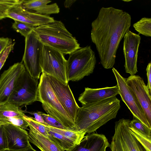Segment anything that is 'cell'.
I'll return each mask as SVG.
<instances>
[{
  "mask_svg": "<svg viewBox=\"0 0 151 151\" xmlns=\"http://www.w3.org/2000/svg\"><path fill=\"white\" fill-rule=\"evenodd\" d=\"M41 114L45 122L48 126L59 129H69L63 126L56 119L49 115L45 114L41 111Z\"/></svg>",
  "mask_w": 151,
  "mask_h": 151,
  "instance_id": "4dcf8cb0",
  "label": "cell"
},
{
  "mask_svg": "<svg viewBox=\"0 0 151 151\" xmlns=\"http://www.w3.org/2000/svg\"><path fill=\"white\" fill-rule=\"evenodd\" d=\"M38 82L25 68L19 77L8 101L21 107L37 101Z\"/></svg>",
  "mask_w": 151,
  "mask_h": 151,
  "instance_id": "52a82bcc",
  "label": "cell"
},
{
  "mask_svg": "<svg viewBox=\"0 0 151 151\" xmlns=\"http://www.w3.org/2000/svg\"><path fill=\"white\" fill-rule=\"evenodd\" d=\"M109 145L105 135L93 132L88 134L78 144L66 151H106Z\"/></svg>",
  "mask_w": 151,
  "mask_h": 151,
  "instance_id": "e0dca14e",
  "label": "cell"
},
{
  "mask_svg": "<svg viewBox=\"0 0 151 151\" xmlns=\"http://www.w3.org/2000/svg\"><path fill=\"white\" fill-rule=\"evenodd\" d=\"M25 68L21 61L15 63L5 70L0 77V103L6 102Z\"/></svg>",
  "mask_w": 151,
  "mask_h": 151,
  "instance_id": "5bb4252c",
  "label": "cell"
},
{
  "mask_svg": "<svg viewBox=\"0 0 151 151\" xmlns=\"http://www.w3.org/2000/svg\"><path fill=\"white\" fill-rule=\"evenodd\" d=\"M24 111L21 107L9 102L0 103V119L8 118L24 117Z\"/></svg>",
  "mask_w": 151,
  "mask_h": 151,
  "instance_id": "44dd1931",
  "label": "cell"
},
{
  "mask_svg": "<svg viewBox=\"0 0 151 151\" xmlns=\"http://www.w3.org/2000/svg\"><path fill=\"white\" fill-rule=\"evenodd\" d=\"M27 112L34 116V119L36 121L44 125L48 126L45 122L41 114V111H37L36 112Z\"/></svg>",
  "mask_w": 151,
  "mask_h": 151,
  "instance_id": "d590c367",
  "label": "cell"
},
{
  "mask_svg": "<svg viewBox=\"0 0 151 151\" xmlns=\"http://www.w3.org/2000/svg\"><path fill=\"white\" fill-rule=\"evenodd\" d=\"M15 42H12L7 46L0 55V70L11 52L14 49Z\"/></svg>",
  "mask_w": 151,
  "mask_h": 151,
  "instance_id": "1f68e13d",
  "label": "cell"
},
{
  "mask_svg": "<svg viewBox=\"0 0 151 151\" xmlns=\"http://www.w3.org/2000/svg\"><path fill=\"white\" fill-rule=\"evenodd\" d=\"M126 83L138 100L151 124V96L143 79L138 75H132L126 78Z\"/></svg>",
  "mask_w": 151,
  "mask_h": 151,
  "instance_id": "4fadbf2b",
  "label": "cell"
},
{
  "mask_svg": "<svg viewBox=\"0 0 151 151\" xmlns=\"http://www.w3.org/2000/svg\"><path fill=\"white\" fill-rule=\"evenodd\" d=\"M129 130L142 145L145 151H151V136L143 134L130 126Z\"/></svg>",
  "mask_w": 151,
  "mask_h": 151,
  "instance_id": "d4e9b609",
  "label": "cell"
},
{
  "mask_svg": "<svg viewBox=\"0 0 151 151\" xmlns=\"http://www.w3.org/2000/svg\"><path fill=\"white\" fill-rule=\"evenodd\" d=\"M127 12L112 7H102L91 23V37L105 69L113 68L120 42L131 25Z\"/></svg>",
  "mask_w": 151,
  "mask_h": 151,
  "instance_id": "6da1fadb",
  "label": "cell"
},
{
  "mask_svg": "<svg viewBox=\"0 0 151 151\" xmlns=\"http://www.w3.org/2000/svg\"><path fill=\"white\" fill-rule=\"evenodd\" d=\"M69 55L66 70L68 82L78 81L93 73L96 60L95 53L90 46L81 47Z\"/></svg>",
  "mask_w": 151,
  "mask_h": 151,
  "instance_id": "5b68a950",
  "label": "cell"
},
{
  "mask_svg": "<svg viewBox=\"0 0 151 151\" xmlns=\"http://www.w3.org/2000/svg\"><path fill=\"white\" fill-rule=\"evenodd\" d=\"M10 124L25 129L28 127L27 122L23 117H14L0 119V125Z\"/></svg>",
  "mask_w": 151,
  "mask_h": 151,
  "instance_id": "f1b7e54d",
  "label": "cell"
},
{
  "mask_svg": "<svg viewBox=\"0 0 151 151\" xmlns=\"http://www.w3.org/2000/svg\"><path fill=\"white\" fill-rule=\"evenodd\" d=\"M130 121L122 118L115 122L114 133L109 145L111 151H145L130 132Z\"/></svg>",
  "mask_w": 151,
  "mask_h": 151,
  "instance_id": "ba28073f",
  "label": "cell"
},
{
  "mask_svg": "<svg viewBox=\"0 0 151 151\" xmlns=\"http://www.w3.org/2000/svg\"><path fill=\"white\" fill-rule=\"evenodd\" d=\"M50 0H23L22 4L25 9L35 13L45 15L58 13L60 8L56 3L48 4Z\"/></svg>",
  "mask_w": 151,
  "mask_h": 151,
  "instance_id": "d6986e66",
  "label": "cell"
},
{
  "mask_svg": "<svg viewBox=\"0 0 151 151\" xmlns=\"http://www.w3.org/2000/svg\"><path fill=\"white\" fill-rule=\"evenodd\" d=\"M112 71L118 87L119 94L133 116L151 129V124L148 121L139 101L126 83V78L123 77L114 68Z\"/></svg>",
  "mask_w": 151,
  "mask_h": 151,
  "instance_id": "30bf717a",
  "label": "cell"
},
{
  "mask_svg": "<svg viewBox=\"0 0 151 151\" xmlns=\"http://www.w3.org/2000/svg\"><path fill=\"white\" fill-rule=\"evenodd\" d=\"M123 52L125 59L124 67L126 73L130 75L138 72L137 67L138 49L141 38L139 34L129 30L124 37Z\"/></svg>",
  "mask_w": 151,
  "mask_h": 151,
  "instance_id": "8fae6325",
  "label": "cell"
},
{
  "mask_svg": "<svg viewBox=\"0 0 151 151\" xmlns=\"http://www.w3.org/2000/svg\"><path fill=\"white\" fill-rule=\"evenodd\" d=\"M28 139L41 151H65L59 145L34 129L29 127Z\"/></svg>",
  "mask_w": 151,
  "mask_h": 151,
  "instance_id": "ffe728a7",
  "label": "cell"
},
{
  "mask_svg": "<svg viewBox=\"0 0 151 151\" xmlns=\"http://www.w3.org/2000/svg\"><path fill=\"white\" fill-rule=\"evenodd\" d=\"M37 101L42 103L47 114L54 118L69 129L74 130L75 124L58 99L48 76L42 73L38 85Z\"/></svg>",
  "mask_w": 151,
  "mask_h": 151,
  "instance_id": "277c9868",
  "label": "cell"
},
{
  "mask_svg": "<svg viewBox=\"0 0 151 151\" xmlns=\"http://www.w3.org/2000/svg\"><path fill=\"white\" fill-rule=\"evenodd\" d=\"M46 127L47 129L48 137L60 146L65 151L68 150L76 145L71 140L62 134L50 129L46 125Z\"/></svg>",
  "mask_w": 151,
  "mask_h": 151,
  "instance_id": "603a6c76",
  "label": "cell"
},
{
  "mask_svg": "<svg viewBox=\"0 0 151 151\" xmlns=\"http://www.w3.org/2000/svg\"><path fill=\"white\" fill-rule=\"evenodd\" d=\"M76 1V0H65L64 3V6L66 8H69Z\"/></svg>",
  "mask_w": 151,
  "mask_h": 151,
  "instance_id": "8d00e7d4",
  "label": "cell"
},
{
  "mask_svg": "<svg viewBox=\"0 0 151 151\" xmlns=\"http://www.w3.org/2000/svg\"><path fill=\"white\" fill-rule=\"evenodd\" d=\"M25 43L22 62L30 76L38 80L42 73L40 60L43 45L33 31L25 38Z\"/></svg>",
  "mask_w": 151,
  "mask_h": 151,
  "instance_id": "9c48e42d",
  "label": "cell"
},
{
  "mask_svg": "<svg viewBox=\"0 0 151 151\" xmlns=\"http://www.w3.org/2000/svg\"><path fill=\"white\" fill-rule=\"evenodd\" d=\"M8 149L7 139L3 126L0 125V151Z\"/></svg>",
  "mask_w": 151,
  "mask_h": 151,
  "instance_id": "d6a6232c",
  "label": "cell"
},
{
  "mask_svg": "<svg viewBox=\"0 0 151 151\" xmlns=\"http://www.w3.org/2000/svg\"><path fill=\"white\" fill-rule=\"evenodd\" d=\"M23 0H0V20L7 17L8 11L14 6L22 3Z\"/></svg>",
  "mask_w": 151,
  "mask_h": 151,
  "instance_id": "4316f807",
  "label": "cell"
},
{
  "mask_svg": "<svg viewBox=\"0 0 151 151\" xmlns=\"http://www.w3.org/2000/svg\"><path fill=\"white\" fill-rule=\"evenodd\" d=\"M12 42V40L8 37H0V55L6 47Z\"/></svg>",
  "mask_w": 151,
  "mask_h": 151,
  "instance_id": "e575fe53",
  "label": "cell"
},
{
  "mask_svg": "<svg viewBox=\"0 0 151 151\" xmlns=\"http://www.w3.org/2000/svg\"><path fill=\"white\" fill-rule=\"evenodd\" d=\"M35 27L30 24L16 20L14 21L12 25L13 29L25 38L32 32Z\"/></svg>",
  "mask_w": 151,
  "mask_h": 151,
  "instance_id": "484cf974",
  "label": "cell"
},
{
  "mask_svg": "<svg viewBox=\"0 0 151 151\" xmlns=\"http://www.w3.org/2000/svg\"><path fill=\"white\" fill-rule=\"evenodd\" d=\"M52 89L66 112L75 122L80 107L77 103L68 84L65 85L55 78L48 75Z\"/></svg>",
  "mask_w": 151,
  "mask_h": 151,
  "instance_id": "7c38bea8",
  "label": "cell"
},
{
  "mask_svg": "<svg viewBox=\"0 0 151 151\" xmlns=\"http://www.w3.org/2000/svg\"><path fill=\"white\" fill-rule=\"evenodd\" d=\"M66 64L67 60L63 53L43 45L40 60L42 73L52 76L67 85Z\"/></svg>",
  "mask_w": 151,
  "mask_h": 151,
  "instance_id": "8992f818",
  "label": "cell"
},
{
  "mask_svg": "<svg viewBox=\"0 0 151 151\" xmlns=\"http://www.w3.org/2000/svg\"><path fill=\"white\" fill-rule=\"evenodd\" d=\"M33 31L43 45L58 50L64 55L69 54L81 48L76 38L60 21L54 20L35 27Z\"/></svg>",
  "mask_w": 151,
  "mask_h": 151,
  "instance_id": "3957f363",
  "label": "cell"
},
{
  "mask_svg": "<svg viewBox=\"0 0 151 151\" xmlns=\"http://www.w3.org/2000/svg\"><path fill=\"white\" fill-rule=\"evenodd\" d=\"M23 118L27 123L29 127L34 129L42 135L48 137V133L46 125L36 121L32 117L25 115Z\"/></svg>",
  "mask_w": 151,
  "mask_h": 151,
  "instance_id": "83f0119b",
  "label": "cell"
},
{
  "mask_svg": "<svg viewBox=\"0 0 151 151\" xmlns=\"http://www.w3.org/2000/svg\"><path fill=\"white\" fill-rule=\"evenodd\" d=\"M3 126L7 139L8 149L22 150L30 145L28 132L25 129L10 124Z\"/></svg>",
  "mask_w": 151,
  "mask_h": 151,
  "instance_id": "2e32d148",
  "label": "cell"
},
{
  "mask_svg": "<svg viewBox=\"0 0 151 151\" xmlns=\"http://www.w3.org/2000/svg\"><path fill=\"white\" fill-rule=\"evenodd\" d=\"M134 29L139 34L147 37L151 36V18L144 17L133 24Z\"/></svg>",
  "mask_w": 151,
  "mask_h": 151,
  "instance_id": "cb8c5ba5",
  "label": "cell"
},
{
  "mask_svg": "<svg viewBox=\"0 0 151 151\" xmlns=\"http://www.w3.org/2000/svg\"><path fill=\"white\" fill-rule=\"evenodd\" d=\"M50 129L59 133L73 141L75 145L78 144L84 137L86 133L81 131L61 129L47 126Z\"/></svg>",
  "mask_w": 151,
  "mask_h": 151,
  "instance_id": "7402d4cb",
  "label": "cell"
},
{
  "mask_svg": "<svg viewBox=\"0 0 151 151\" xmlns=\"http://www.w3.org/2000/svg\"><path fill=\"white\" fill-rule=\"evenodd\" d=\"M119 94L117 85L112 87L91 88H85L84 91L80 95L78 100L83 106L91 103L116 96Z\"/></svg>",
  "mask_w": 151,
  "mask_h": 151,
  "instance_id": "ac0fdd59",
  "label": "cell"
},
{
  "mask_svg": "<svg viewBox=\"0 0 151 151\" xmlns=\"http://www.w3.org/2000/svg\"><path fill=\"white\" fill-rule=\"evenodd\" d=\"M151 63L150 62L148 64L146 68L147 76V83L146 87L148 92L150 96H151Z\"/></svg>",
  "mask_w": 151,
  "mask_h": 151,
  "instance_id": "836d02e7",
  "label": "cell"
},
{
  "mask_svg": "<svg viewBox=\"0 0 151 151\" xmlns=\"http://www.w3.org/2000/svg\"><path fill=\"white\" fill-rule=\"evenodd\" d=\"M22 4H17L8 11L7 17L25 23L35 27L52 22L54 18L48 15L35 13L24 9Z\"/></svg>",
  "mask_w": 151,
  "mask_h": 151,
  "instance_id": "9a60e30c",
  "label": "cell"
},
{
  "mask_svg": "<svg viewBox=\"0 0 151 151\" xmlns=\"http://www.w3.org/2000/svg\"><path fill=\"white\" fill-rule=\"evenodd\" d=\"M129 126L143 134L151 136V129L134 116L133 119L129 123Z\"/></svg>",
  "mask_w": 151,
  "mask_h": 151,
  "instance_id": "f546056e",
  "label": "cell"
},
{
  "mask_svg": "<svg viewBox=\"0 0 151 151\" xmlns=\"http://www.w3.org/2000/svg\"><path fill=\"white\" fill-rule=\"evenodd\" d=\"M120 107V100L116 96L82 106L77 112L74 130L94 132L115 118Z\"/></svg>",
  "mask_w": 151,
  "mask_h": 151,
  "instance_id": "7a4b0ae2",
  "label": "cell"
}]
</instances>
